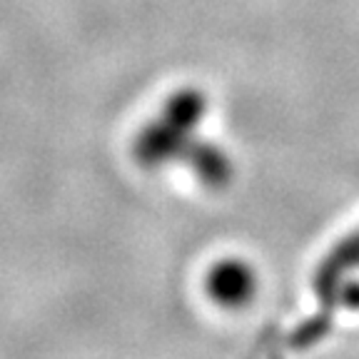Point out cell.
<instances>
[{
	"label": "cell",
	"instance_id": "cell-1",
	"mask_svg": "<svg viewBox=\"0 0 359 359\" xmlns=\"http://www.w3.org/2000/svg\"><path fill=\"white\" fill-rule=\"evenodd\" d=\"M205 95L197 90H182L157 118L140 133L135 142V155L142 165H163L170 160H185L195 150V128L205 115Z\"/></svg>",
	"mask_w": 359,
	"mask_h": 359
},
{
	"label": "cell",
	"instance_id": "cell-3",
	"mask_svg": "<svg viewBox=\"0 0 359 359\" xmlns=\"http://www.w3.org/2000/svg\"><path fill=\"white\" fill-rule=\"evenodd\" d=\"M357 264H359V237H354V240L344 242V245L330 257L327 267L322 269V280H320L322 287H327L330 282H334V277L342 275L347 267H357Z\"/></svg>",
	"mask_w": 359,
	"mask_h": 359
},
{
	"label": "cell",
	"instance_id": "cell-2",
	"mask_svg": "<svg viewBox=\"0 0 359 359\" xmlns=\"http://www.w3.org/2000/svg\"><path fill=\"white\" fill-rule=\"evenodd\" d=\"M208 290L219 304L227 307H240L247 299L252 297L255 292V275L252 269L247 267L245 262H219L217 267L210 272Z\"/></svg>",
	"mask_w": 359,
	"mask_h": 359
}]
</instances>
